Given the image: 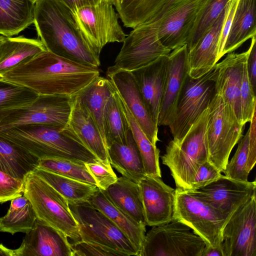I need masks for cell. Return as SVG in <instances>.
<instances>
[{"instance_id":"cell-1","label":"cell","mask_w":256,"mask_h":256,"mask_svg":"<svg viewBox=\"0 0 256 256\" xmlns=\"http://www.w3.org/2000/svg\"><path fill=\"white\" fill-rule=\"evenodd\" d=\"M100 74L98 68L82 64L46 50L18 64L1 80L24 86L39 95L73 96Z\"/></svg>"},{"instance_id":"cell-2","label":"cell","mask_w":256,"mask_h":256,"mask_svg":"<svg viewBox=\"0 0 256 256\" xmlns=\"http://www.w3.org/2000/svg\"><path fill=\"white\" fill-rule=\"evenodd\" d=\"M34 24L38 38L48 52L76 62L98 68L100 56L91 48L74 12L58 0L34 4Z\"/></svg>"},{"instance_id":"cell-3","label":"cell","mask_w":256,"mask_h":256,"mask_svg":"<svg viewBox=\"0 0 256 256\" xmlns=\"http://www.w3.org/2000/svg\"><path fill=\"white\" fill-rule=\"evenodd\" d=\"M0 136L40 159L58 158L83 162H100L65 127L30 124L0 130Z\"/></svg>"},{"instance_id":"cell-4","label":"cell","mask_w":256,"mask_h":256,"mask_svg":"<svg viewBox=\"0 0 256 256\" xmlns=\"http://www.w3.org/2000/svg\"><path fill=\"white\" fill-rule=\"evenodd\" d=\"M208 106L200 115L182 138H173L161 156L162 164L170 172L176 188L191 189L192 184L200 167L208 160L206 128Z\"/></svg>"},{"instance_id":"cell-5","label":"cell","mask_w":256,"mask_h":256,"mask_svg":"<svg viewBox=\"0 0 256 256\" xmlns=\"http://www.w3.org/2000/svg\"><path fill=\"white\" fill-rule=\"evenodd\" d=\"M36 218L64 234L72 242L81 240L78 224L66 198L33 172L24 181V193Z\"/></svg>"},{"instance_id":"cell-6","label":"cell","mask_w":256,"mask_h":256,"mask_svg":"<svg viewBox=\"0 0 256 256\" xmlns=\"http://www.w3.org/2000/svg\"><path fill=\"white\" fill-rule=\"evenodd\" d=\"M244 126L232 106L216 92L208 106L206 135L208 161L220 172L232 150L241 138Z\"/></svg>"},{"instance_id":"cell-7","label":"cell","mask_w":256,"mask_h":256,"mask_svg":"<svg viewBox=\"0 0 256 256\" xmlns=\"http://www.w3.org/2000/svg\"><path fill=\"white\" fill-rule=\"evenodd\" d=\"M68 204L78 224L81 240L104 246L125 256H139L138 250L124 233L88 200Z\"/></svg>"},{"instance_id":"cell-8","label":"cell","mask_w":256,"mask_h":256,"mask_svg":"<svg viewBox=\"0 0 256 256\" xmlns=\"http://www.w3.org/2000/svg\"><path fill=\"white\" fill-rule=\"evenodd\" d=\"M206 246L189 226L173 219L147 232L140 256H202Z\"/></svg>"},{"instance_id":"cell-9","label":"cell","mask_w":256,"mask_h":256,"mask_svg":"<svg viewBox=\"0 0 256 256\" xmlns=\"http://www.w3.org/2000/svg\"><path fill=\"white\" fill-rule=\"evenodd\" d=\"M175 190L173 219L189 226L206 246H222V229L228 220L189 190Z\"/></svg>"},{"instance_id":"cell-10","label":"cell","mask_w":256,"mask_h":256,"mask_svg":"<svg viewBox=\"0 0 256 256\" xmlns=\"http://www.w3.org/2000/svg\"><path fill=\"white\" fill-rule=\"evenodd\" d=\"M113 0L82 8L74 14L82 33L92 50L100 56L108 43L122 42L126 34L119 24Z\"/></svg>"},{"instance_id":"cell-11","label":"cell","mask_w":256,"mask_h":256,"mask_svg":"<svg viewBox=\"0 0 256 256\" xmlns=\"http://www.w3.org/2000/svg\"><path fill=\"white\" fill-rule=\"evenodd\" d=\"M158 25L156 20L133 28L122 42L114 64L108 68L132 72L168 55L171 51L162 44L158 37Z\"/></svg>"},{"instance_id":"cell-12","label":"cell","mask_w":256,"mask_h":256,"mask_svg":"<svg viewBox=\"0 0 256 256\" xmlns=\"http://www.w3.org/2000/svg\"><path fill=\"white\" fill-rule=\"evenodd\" d=\"M214 67L202 76H188L179 97L174 120L169 126L174 138L181 140L206 110L216 94Z\"/></svg>"},{"instance_id":"cell-13","label":"cell","mask_w":256,"mask_h":256,"mask_svg":"<svg viewBox=\"0 0 256 256\" xmlns=\"http://www.w3.org/2000/svg\"><path fill=\"white\" fill-rule=\"evenodd\" d=\"M73 96L39 95L30 104L20 108L0 123V130L30 124H46L64 128L71 114Z\"/></svg>"},{"instance_id":"cell-14","label":"cell","mask_w":256,"mask_h":256,"mask_svg":"<svg viewBox=\"0 0 256 256\" xmlns=\"http://www.w3.org/2000/svg\"><path fill=\"white\" fill-rule=\"evenodd\" d=\"M256 194L236 211L222 231L224 256H256Z\"/></svg>"},{"instance_id":"cell-15","label":"cell","mask_w":256,"mask_h":256,"mask_svg":"<svg viewBox=\"0 0 256 256\" xmlns=\"http://www.w3.org/2000/svg\"><path fill=\"white\" fill-rule=\"evenodd\" d=\"M256 180L240 181L222 174L205 186L189 190L228 220L256 194Z\"/></svg>"},{"instance_id":"cell-16","label":"cell","mask_w":256,"mask_h":256,"mask_svg":"<svg viewBox=\"0 0 256 256\" xmlns=\"http://www.w3.org/2000/svg\"><path fill=\"white\" fill-rule=\"evenodd\" d=\"M206 0H176L158 20V37L170 51L186 44L200 11Z\"/></svg>"},{"instance_id":"cell-17","label":"cell","mask_w":256,"mask_h":256,"mask_svg":"<svg viewBox=\"0 0 256 256\" xmlns=\"http://www.w3.org/2000/svg\"><path fill=\"white\" fill-rule=\"evenodd\" d=\"M106 74L108 79L139 126L150 142L156 146L159 140L158 126L148 111L131 72L108 68Z\"/></svg>"},{"instance_id":"cell-18","label":"cell","mask_w":256,"mask_h":256,"mask_svg":"<svg viewBox=\"0 0 256 256\" xmlns=\"http://www.w3.org/2000/svg\"><path fill=\"white\" fill-rule=\"evenodd\" d=\"M188 58L186 44L172 50L168 56L158 126H169L174 120L178 102L188 76Z\"/></svg>"},{"instance_id":"cell-19","label":"cell","mask_w":256,"mask_h":256,"mask_svg":"<svg viewBox=\"0 0 256 256\" xmlns=\"http://www.w3.org/2000/svg\"><path fill=\"white\" fill-rule=\"evenodd\" d=\"M146 226L167 224L173 220L176 190L161 178L146 175L138 183Z\"/></svg>"},{"instance_id":"cell-20","label":"cell","mask_w":256,"mask_h":256,"mask_svg":"<svg viewBox=\"0 0 256 256\" xmlns=\"http://www.w3.org/2000/svg\"><path fill=\"white\" fill-rule=\"evenodd\" d=\"M248 54V50L241 53H228L223 60L214 66L216 92L232 106L242 124L240 88Z\"/></svg>"},{"instance_id":"cell-21","label":"cell","mask_w":256,"mask_h":256,"mask_svg":"<svg viewBox=\"0 0 256 256\" xmlns=\"http://www.w3.org/2000/svg\"><path fill=\"white\" fill-rule=\"evenodd\" d=\"M26 234L16 256H74L66 235L37 218Z\"/></svg>"},{"instance_id":"cell-22","label":"cell","mask_w":256,"mask_h":256,"mask_svg":"<svg viewBox=\"0 0 256 256\" xmlns=\"http://www.w3.org/2000/svg\"><path fill=\"white\" fill-rule=\"evenodd\" d=\"M230 3V1L196 46L188 51V76L190 77L196 78L202 76L210 70L218 62L222 30Z\"/></svg>"},{"instance_id":"cell-23","label":"cell","mask_w":256,"mask_h":256,"mask_svg":"<svg viewBox=\"0 0 256 256\" xmlns=\"http://www.w3.org/2000/svg\"><path fill=\"white\" fill-rule=\"evenodd\" d=\"M65 128L103 164L111 166L108 148L89 112L73 96L68 122Z\"/></svg>"},{"instance_id":"cell-24","label":"cell","mask_w":256,"mask_h":256,"mask_svg":"<svg viewBox=\"0 0 256 256\" xmlns=\"http://www.w3.org/2000/svg\"><path fill=\"white\" fill-rule=\"evenodd\" d=\"M168 56H162L146 66L131 72L148 111L157 125L166 76Z\"/></svg>"},{"instance_id":"cell-25","label":"cell","mask_w":256,"mask_h":256,"mask_svg":"<svg viewBox=\"0 0 256 256\" xmlns=\"http://www.w3.org/2000/svg\"><path fill=\"white\" fill-rule=\"evenodd\" d=\"M115 90L108 78L100 76L74 96L75 98L89 112L107 146L104 112L106 102Z\"/></svg>"},{"instance_id":"cell-26","label":"cell","mask_w":256,"mask_h":256,"mask_svg":"<svg viewBox=\"0 0 256 256\" xmlns=\"http://www.w3.org/2000/svg\"><path fill=\"white\" fill-rule=\"evenodd\" d=\"M110 162L118 172L136 183L146 176L142 160L130 130L124 144L114 142L108 147Z\"/></svg>"},{"instance_id":"cell-27","label":"cell","mask_w":256,"mask_h":256,"mask_svg":"<svg viewBox=\"0 0 256 256\" xmlns=\"http://www.w3.org/2000/svg\"><path fill=\"white\" fill-rule=\"evenodd\" d=\"M256 36V0H238L226 38L222 56L233 52Z\"/></svg>"},{"instance_id":"cell-28","label":"cell","mask_w":256,"mask_h":256,"mask_svg":"<svg viewBox=\"0 0 256 256\" xmlns=\"http://www.w3.org/2000/svg\"><path fill=\"white\" fill-rule=\"evenodd\" d=\"M88 201L96 209L107 216L124 233L140 254L146 235V225L136 222L120 210L108 198L104 191L100 188Z\"/></svg>"},{"instance_id":"cell-29","label":"cell","mask_w":256,"mask_h":256,"mask_svg":"<svg viewBox=\"0 0 256 256\" xmlns=\"http://www.w3.org/2000/svg\"><path fill=\"white\" fill-rule=\"evenodd\" d=\"M104 191L118 208L136 222L146 226L140 190L137 183L122 176Z\"/></svg>"},{"instance_id":"cell-30","label":"cell","mask_w":256,"mask_h":256,"mask_svg":"<svg viewBox=\"0 0 256 256\" xmlns=\"http://www.w3.org/2000/svg\"><path fill=\"white\" fill-rule=\"evenodd\" d=\"M40 158L9 140L0 136V171L24 181L36 170Z\"/></svg>"},{"instance_id":"cell-31","label":"cell","mask_w":256,"mask_h":256,"mask_svg":"<svg viewBox=\"0 0 256 256\" xmlns=\"http://www.w3.org/2000/svg\"><path fill=\"white\" fill-rule=\"evenodd\" d=\"M34 6L28 0H0V35L16 36L34 24Z\"/></svg>"},{"instance_id":"cell-32","label":"cell","mask_w":256,"mask_h":256,"mask_svg":"<svg viewBox=\"0 0 256 256\" xmlns=\"http://www.w3.org/2000/svg\"><path fill=\"white\" fill-rule=\"evenodd\" d=\"M46 50L39 38L6 37L0 48V80L18 64Z\"/></svg>"},{"instance_id":"cell-33","label":"cell","mask_w":256,"mask_h":256,"mask_svg":"<svg viewBox=\"0 0 256 256\" xmlns=\"http://www.w3.org/2000/svg\"><path fill=\"white\" fill-rule=\"evenodd\" d=\"M168 0H113L118 16L127 28L152 21L162 10Z\"/></svg>"},{"instance_id":"cell-34","label":"cell","mask_w":256,"mask_h":256,"mask_svg":"<svg viewBox=\"0 0 256 256\" xmlns=\"http://www.w3.org/2000/svg\"><path fill=\"white\" fill-rule=\"evenodd\" d=\"M33 172L44 180L68 202L88 201L98 190L94 184L64 176L37 168Z\"/></svg>"},{"instance_id":"cell-35","label":"cell","mask_w":256,"mask_h":256,"mask_svg":"<svg viewBox=\"0 0 256 256\" xmlns=\"http://www.w3.org/2000/svg\"><path fill=\"white\" fill-rule=\"evenodd\" d=\"M36 220L30 201L22 194L11 200L6 214L0 218V232L12 234L26 233L32 228Z\"/></svg>"},{"instance_id":"cell-36","label":"cell","mask_w":256,"mask_h":256,"mask_svg":"<svg viewBox=\"0 0 256 256\" xmlns=\"http://www.w3.org/2000/svg\"><path fill=\"white\" fill-rule=\"evenodd\" d=\"M120 100L122 110L140 151L146 175L161 178L159 149L150 142L120 97Z\"/></svg>"},{"instance_id":"cell-37","label":"cell","mask_w":256,"mask_h":256,"mask_svg":"<svg viewBox=\"0 0 256 256\" xmlns=\"http://www.w3.org/2000/svg\"><path fill=\"white\" fill-rule=\"evenodd\" d=\"M104 119L108 147L114 142L125 143L130 128L116 90L110 96L106 102Z\"/></svg>"},{"instance_id":"cell-38","label":"cell","mask_w":256,"mask_h":256,"mask_svg":"<svg viewBox=\"0 0 256 256\" xmlns=\"http://www.w3.org/2000/svg\"><path fill=\"white\" fill-rule=\"evenodd\" d=\"M38 96L24 86L0 80V123L16 110L32 104Z\"/></svg>"},{"instance_id":"cell-39","label":"cell","mask_w":256,"mask_h":256,"mask_svg":"<svg viewBox=\"0 0 256 256\" xmlns=\"http://www.w3.org/2000/svg\"><path fill=\"white\" fill-rule=\"evenodd\" d=\"M38 168L87 184L96 186L85 163L58 158L40 159Z\"/></svg>"},{"instance_id":"cell-40","label":"cell","mask_w":256,"mask_h":256,"mask_svg":"<svg viewBox=\"0 0 256 256\" xmlns=\"http://www.w3.org/2000/svg\"><path fill=\"white\" fill-rule=\"evenodd\" d=\"M230 0H206L196 18L186 44L188 51L192 48L213 24Z\"/></svg>"},{"instance_id":"cell-41","label":"cell","mask_w":256,"mask_h":256,"mask_svg":"<svg viewBox=\"0 0 256 256\" xmlns=\"http://www.w3.org/2000/svg\"><path fill=\"white\" fill-rule=\"evenodd\" d=\"M248 130L239 142L236 150L230 161H228L222 172L224 176L242 182L248 181L250 172L248 170Z\"/></svg>"},{"instance_id":"cell-42","label":"cell","mask_w":256,"mask_h":256,"mask_svg":"<svg viewBox=\"0 0 256 256\" xmlns=\"http://www.w3.org/2000/svg\"><path fill=\"white\" fill-rule=\"evenodd\" d=\"M240 106L242 122L245 124L250 122L256 110V93L249 80L246 70V62L244 65L240 88Z\"/></svg>"},{"instance_id":"cell-43","label":"cell","mask_w":256,"mask_h":256,"mask_svg":"<svg viewBox=\"0 0 256 256\" xmlns=\"http://www.w3.org/2000/svg\"><path fill=\"white\" fill-rule=\"evenodd\" d=\"M85 166L101 190H106L118 180L111 166L104 165L101 162L85 163Z\"/></svg>"},{"instance_id":"cell-44","label":"cell","mask_w":256,"mask_h":256,"mask_svg":"<svg viewBox=\"0 0 256 256\" xmlns=\"http://www.w3.org/2000/svg\"><path fill=\"white\" fill-rule=\"evenodd\" d=\"M70 244L74 256H125L116 250L82 240L72 242Z\"/></svg>"},{"instance_id":"cell-45","label":"cell","mask_w":256,"mask_h":256,"mask_svg":"<svg viewBox=\"0 0 256 256\" xmlns=\"http://www.w3.org/2000/svg\"><path fill=\"white\" fill-rule=\"evenodd\" d=\"M24 182L0 171V203L23 194Z\"/></svg>"},{"instance_id":"cell-46","label":"cell","mask_w":256,"mask_h":256,"mask_svg":"<svg viewBox=\"0 0 256 256\" xmlns=\"http://www.w3.org/2000/svg\"><path fill=\"white\" fill-rule=\"evenodd\" d=\"M222 172L208 160L198 168L192 184V190L200 188L218 178Z\"/></svg>"},{"instance_id":"cell-47","label":"cell","mask_w":256,"mask_h":256,"mask_svg":"<svg viewBox=\"0 0 256 256\" xmlns=\"http://www.w3.org/2000/svg\"><path fill=\"white\" fill-rule=\"evenodd\" d=\"M251 38L248 48V54L246 60V70L249 80L254 92L256 90V38Z\"/></svg>"},{"instance_id":"cell-48","label":"cell","mask_w":256,"mask_h":256,"mask_svg":"<svg viewBox=\"0 0 256 256\" xmlns=\"http://www.w3.org/2000/svg\"><path fill=\"white\" fill-rule=\"evenodd\" d=\"M256 112L250 122L248 129L249 140L248 146V170L249 172L253 168L256 162Z\"/></svg>"},{"instance_id":"cell-49","label":"cell","mask_w":256,"mask_h":256,"mask_svg":"<svg viewBox=\"0 0 256 256\" xmlns=\"http://www.w3.org/2000/svg\"><path fill=\"white\" fill-rule=\"evenodd\" d=\"M238 0H230L228 12L224 22L220 42L218 53L217 58L218 62L223 56L222 51L228 36L230 27L232 21L235 9Z\"/></svg>"},{"instance_id":"cell-50","label":"cell","mask_w":256,"mask_h":256,"mask_svg":"<svg viewBox=\"0 0 256 256\" xmlns=\"http://www.w3.org/2000/svg\"><path fill=\"white\" fill-rule=\"evenodd\" d=\"M63 3L74 13L78 10L91 5L95 4L100 0H58Z\"/></svg>"},{"instance_id":"cell-51","label":"cell","mask_w":256,"mask_h":256,"mask_svg":"<svg viewBox=\"0 0 256 256\" xmlns=\"http://www.w3.org/2000/svg\"><path fill=\"white\" fill-rule=\"evenodd\" d=\"M202 256H224L222 245L218 247L206 246Z\"/></svg>"},{"instance_id":"cell-52","label":"cell","mask_w":256,"mask_h":256,"mask_svg":"<svg viewBox=\"0 0 256 256\" xmlns=\"http://www.w3.org/2000/svg\"><path fill=\"white\" fill-rule=\"evenodd\" d=\"M0 256H16V250L9 249L0 244Z\"/></svg>"},{"instance_id":"cell-53","label":"cell","mask_w":256,"mask_h":256,"mask_svg":"<svg viewBox=\"0 0 256 256\" xmlns=\"http://www.w3.org/2000/svg\"><path fill=\"white\" fill-rule=\"evenodd\" d=\"M176 0H168L166 4L164 7L161 12L152 21L150 22H153L158 20L168 9V8L172 5V4Z\"/></svg>"},{"instance_id":"cell-54","label":"cell","mask_w":256,"mask_h":256,"mask_svg":"<svg viewBox=\"0 0 256 256\" xmlns=\"http://www.w3.org/2000/svg\"><path fill=\"white\" fill-rule=\"evenodd\" d=\"M6 37L0 35V48L4 42L6 40Z\"/></svg>"},{"instance_id":"cell-55","label":"cell","mask_w":256,"mask_h":256,"mask_svg":"<svg viewBox=\"0 0 256 256\" xmlns=\"http://www.w3.org/2000/svg\"><path fill=\"white\" fill-rule=\"evenodd\" d=\"M30 1L31 2L35 4L37 1L39 0H28Z\"/></svg>"}]
</instances>
